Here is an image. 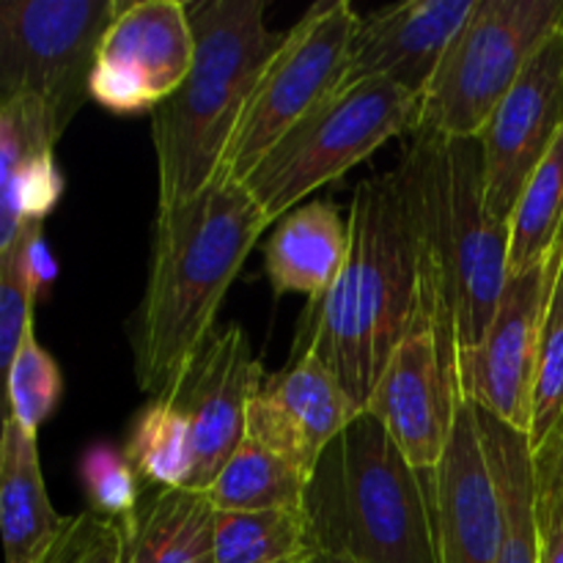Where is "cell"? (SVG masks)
<instances>
[{"instance_id":"cell-1","label":"cell","mask_w":563,"mask_h":563,"mask_svg":"<svg viewBox=\"0 0 563 563\" xmlns=\"http://www.w3.org/2000/svg\"><path fill=\"white\" fill-rule=\"evenodd\" d=\"M394 174L416 236L418 319L460 388V361L484 341L509 280L511 225L487 207L478 137L416 132Z\"/></svg>"},{"instance_id":"cell-2","label":"cell","mask_w":563,"mask_h":563,"mask_svg":"<svg viewBox=\"0 0 563 563\" xmlns=\"http://www.w3.org/2000/svg\"><path fill=\"white\" fill-rule=\"evenodd\" d=\"M267 225L242 181L218 179L187 201L157 207L146 286L126 324L143 394L163 399L174 390L218 330L220 302Z\"/></svg>"},{"instance_id":"cell-3","label":"cell","mask_w":563,"mask_h":563,"mask_svg":"<svg viewBox=\"0 0 563 563\" xmlns=\"http://www.w3.org/2000/svg\"><path fill=\"white\" fill-rule=\"evenodd\" d=\"M421 317L410 214L396 174L363 179L350 207V256L333 289L308 302L295 352H313L366 410L385 366Z\"/></svg>"},{"instance_id":"cell-4","label":"cell","mask_w":563,"mask_h":563,"mask_svg":"<svg viewBox=\"0 0 563 563\" xmlns=\"http://www.w3.org/2000/svg\"><path fill=\"white\" fill-rule=\"evenodd\" d=\"M302 511L317 553L440 563L434 471H418L372 412H361L319 456Z\"/></svg>"},{"instance_id":"cell-5","label":"cell","mask_w":563,"mask_h":563,"mask_svg":"<svg viewBox=\"0 0 563 563\" xmlns=\"http://www.w3.org/2000/svg\"><path fill=\"white\" fill-rule=\"evenodd\" d=\"M196 58L179 88L152 110L157 207L187 201L218 181L242 108L286 31H269L262 0L187 3Z\"/></svg>"},{"instance_id":"cell-6","label":"cell","mask_w":563,"mask_h":563,"mask_svg":"<svg viewBox=\"0 0 563 563\" xmlns=\"http://www.w3.org/2000/svg\"><path fill=\"white\" fill-rule=\"evenodd\" d=\"M421 124V97L390 80L339 88L291 126L242 185L267 223L286 218L302 198L341 179L390 137Z\"/></svg>"},{"instance_id":"cell-7","label":"cell","mask_w":563,"mask_h":563,"mask_svg":"<svg viewBox=\"0 0 563 563\" xmlns=\"http://www.w3.org/2000/svg\"><path fill=\"white\" fill-rule=\"evenodd\" d=\"M563 31V0H476L421 93L418 132L478 137L528 60Z\"/></svg>"},{"instance_id":"cell-8","label":"cell","mask_w":563,"mask_h":563,"mask_svg":"<svg viewBox=\"0 0 563 563\" xmlns=\"http://www.w3.org/2000/svg\"><path fill=\"white\" fill-rule=\"evenodd\" d=\"M357 22L355 9L335 0L313 3L286 31L242 108L218 179L245 181L275 143L339 88Z\"/></svg>"},{"instance_id":"cell-9","label":"cell","mask_w":563,"mask_h":563,"mask_svg":"<svg viewBox=\"0 0 563 563\" xmlns=\"http://www.w3.org/2000/svg\"><path fill=\"white\" fill-rule=\"evenodd\" d=\"M121 0H9L0 5V99L31 93L60 135L91 97L99 44Z\"/></svg>"},{"instance_id":"cell-10","label":"cell","mask_w":563,"mask_h":563,"mask_svg":"<svg viewBox=\"0 0 563 563\" xmlns=\"http://www.w3.org/2000/svg\"><path fill=\"white\" fill-rule=\"evenodd\" d=\"M559 262V242L542 264L509 275L487 335L460 361V394L484 412L531 434L539 341Z\"/></svg>"},{"instance_id":"cell-11","label":"cell","mask_w":563,"mask_h":563,"mask_svg":"<svg viewBox=\"0 0 563 563\" xmlns=\"http://www.w3.org/2000/svg\"><path fill=\"white\" fill-rule=\"evenodd\" d=\"M196 33L179 0H121L91 75V99L110 113H152L190 75Z\"/></svg>"},{"instance_id":"cell-12","label":"cell","mask_w":563,"mask_h":563,"mask_svg":"<svg viewBox=\"0 0 563 563\" xmlns=\"http://www.w3.org/2000/svg\"><path fill=\"white\" fill-rule=\"evenodd\" d=\"M264 388V366L240 324L214 330L168 396L187 418L196 449L192 489H207L245 440L247 410Z\"/></svg>"},{"instance_id":"cell-13","label":"cell","mask_w":563,"mask_h":563,"mask_svg":"<svg viewBox=\"0 0 563 563\" xmlns=\"http://www.w3.org/2000/svg\"><path fill=\"white\" fill-rule=\"evenodd\" d=\"M563 130V31L528 60L520 80L495 108L478 135L484 154L487 207L511 223L528 179Z\"/></svg>"},{"instance_id":"cell-14","label":"cell","mask_w":563,"mask_h":563,"mask_svg":"<svg viewBox=\"0 0 563 563\" xmlns=\"http://www.w3.org/2000/svg\"><path fill=\"white\" fill-rule=\"evenodd\" d=\"M460 388L440 355L438 339L418 319L385 366L366 412H372L418 471H438L454 432Z\"/></svg>"},{"instance_id":"cell-15","label":"cell","mask_w":563,"mask_h":563,"mask_svg":"<svg viewBox=\"0 0 563 563\" xmlns=\"http://www.w3.org/2000/svg\"><path fill=\"white\" fill-rule=\"evenodd\" d=\"M361 407L313 352H295L291 363L264 379L247 410L245 438L311 476L319 456L355 421Z\"/></svg>"},{"instance_id":"cell-16","label":"cell","mask_w":563,"mask_h":563,"mask_svg":"<svg viewBox=\"0 0 563 563\" xmlns=\"http://www.w3.org/2000/svg\"><path fill=\"white\" fill-rule=\"evenodd\" d=\"M473 5L476 0H410L361 16L339 88L390 80L421 97Z\"/></svg>"},{"instance_id":"cell-17","label":"cell","mask_w":563,"mask_h":563,"mask_svg":"<svg viewBox=\"0 0 563 563\" xmlns=\"http://www.w3.org/2000/svg\"><path fill=\"white\" fill-rule=\"evenodd\" d=\"M440 563H498L504 509L471 399H460L451 443L434 471Z\"/></svg>"},{"instance_id":"cell-18","label":"cell","mask_w":563,"mask_h":563,"mask_svg":"<svg viewBox=\"0 0 563 563\" xmlns=\"http://www.w3.org/2000/svg\"><path fill=\"white\" fill-rule=\"evenodd\" d=\"M60 130L42 99L31 93L0 99V251L14 245L64 196V176L55 165Z\"/></svg>"},{"instance_id":"cell-19","label":"cell","mask_w":563,"mask_h":563,"mask_svg":"<svg viewBox=\"0 0 563 563\" xmlns=\"http://www.w3.org/2000/svg\"><path fill=\"white\" fill-rule=\"evenodd\" d=\"M350 256V220L330 201L291 209L264 247V269L275 295H306L317 302L333 289Z\"/></svg>"},{"instance_id":"cell-20","label":"cell","mask_w":563,"mask_h":563,"mask_svg":"<svg viewBox=\"0 0 563 563\" xmlns=\"http://www.w3.org/2000/svg\"><path fill=\"white\" fill-rule=\"evenodd\" d=\"M214 515L203 489L148 487L119 520V563H214Z\"/></svg>"},{"instance_id":"cell-21","label":"cell","mask_w":563,"mask_h":563,"mask_svg":"<svg viewBox=\"0 0 563 563\" xmlns=\"http://www.w3.org/2000/svg\"><path fill=\"white\" fill-rule=\"evenodd\" d=\"M66 526L49 504L36 432L5 418L0 440V528L5 563H38Z\"/></svg>"},{"instance_id":"cell-22","label":"cell","mask_w":563,"mask_h":563,"mask_svg":"<svg viewBox=\"0 0 563 563\" xmlns=\"http://www.w3.org/2000/svg\"><path fill=\"white\" fill-rule=\"evenodd\" d=\"M476 412L489 471L495 476L500 509H504V544H500L498 563H542L531 438L484 412L482 407H476Z\"/></svg>"},{"instance_id":"cell-23","label":"cell","mask_w":563,"mask_h":563,"mask_svg":"<svg viewBox=\"0 0 563 563\" xmlns=\"http://www.w3.org/2000/svg\"><path fill=\"white\" fill-rule=\"evenodd\" d=\"M308 478L295 462L245 438L203 493L218 511L302 509Z\"/></svg>"},{"instance_id":"cell-24","label":"cell","mask_w":563,"mask_h":563,"mask_svg":"<svg viewBox=\"0 0 563 563\" xmlns=\"http://www.w3.org/2000/svg\"><path fill=\"white\" fill-rule=\"evenodd\" d=\"M317 555L302 509L218 511L214 563H311Z\"/></svg>"},{"instance_id":"cell-25","label":"cell","mask_w":563,"mask_h":563,"mask_svg":"<svg viewBox=\"0 0 563 563\" xmlns=\"http://www.w3.org/2000/svg\"><path fill=\"white\" fill-rule=\"evenodd\" d=\"M124 456L148 487H190L196 449L190 423L179 407L170 399H148L132 418Z\"/></svg>"},{"instance_id":"cell-26","label":"cell","mask_w":563,"mask_h":563,"mask_svg":"<svg viewBox=\"0 0 563 563\" xmlns=\"http://www.w3.org/2000/svg\"><path fill=\"white\" fill-rule=\"evenodd\" d=\"M509 275L542 264L563 234V130L528 179L511 214Z\"/></svg>"},{"instance_id":"cell-27","label":"cell","mask_w":563,"mask_h":563,"mask_svg":"<svg viewBox=\"0 0 563 563\" xmlns=\"http://www.w3.org/2000/svg\"><path fill=\"white\" fill-rule=\"evenodd\" d=\"M563 416V234L559 240V262H555L553 289H550L548 311L539 341L537 388H533L531 445L537 449Z\"/></svg>"},{"instance_id":"cell-28","label":"cell","mask_w":563,"mask_h":563,"mask_svg":"<svg viewBox=\"0 0 563 563\" xmlns=\"http://www.w3.org/2000/svg\"><path fill=\"white\" fill-rule=\"evenodd\" d=\"M9 416L20 421L27 432H38L44 421L55 412L64 396V377L58 363L36 341V333H27L16 350L9 372Z\"/></svg>"},{"instance_id":"cell-29","label":"cell","mask_w":563,"mask_h":563,"mask_svg":"<svg viewBox=\"0 0 563 563\" xmlns=\"http://www.w3.org/2000/svg\"><path fill=\"white\" fill-rule=\"evenodd\" d=\"M80 482L86 489L88 511L108 520H124L141 500V478L126 462L124 451L93 445L80 460Z\"/></svg>"},{"instance_id":"cell-30","label":"cell","mask_w":563,"mask_h":563,"mask_svg":"<svg viewBox=\"0 0 563 563\" xmlns=\"http://www.w3.org/2000/svg\"><path fill=\"white\" fill-rule=\"evenodd\" d=\"M119 522L93 511L66 517V526L38 563H119Z\"/></svg>"},{"instance_id":"cell-31","label":"cell","mask_w":563,"mask_h":563,"mask_svg":"<svg viewBox=\"0 0 563 563\" xmlns=\"http://www.w3.org/2000/svg\"><path fill=\"white\" fill-rule=\"evenodd\" d=\"M542 533V563H563V522L539 528Z\"/></svg>"},{"instance_id":"cell-32","label":"cell","mask_w":563,"mask_h":563,"mask_svg":"<svg viewBox=\"0 0 563 563\" xmlns=\"http://www.w3.org/2000/svg\"><path fill=\"white\" fill-rule=\"evenodd\" d=\"M311 563H355V561H346V559H335V555H324V553H317L311 559Z\"/></svg>"}]
</instances>
